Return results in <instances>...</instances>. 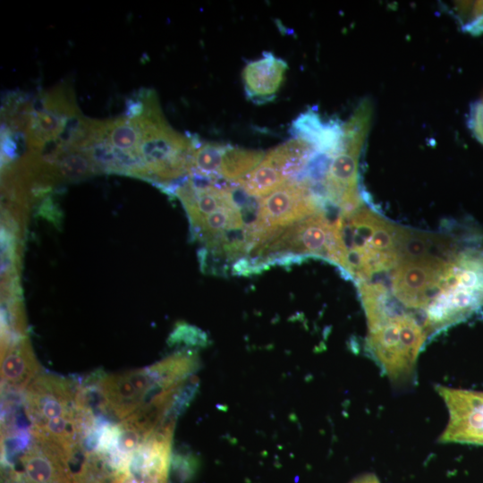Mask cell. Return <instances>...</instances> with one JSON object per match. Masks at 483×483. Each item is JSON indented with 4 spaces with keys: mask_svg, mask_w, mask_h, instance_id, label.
Masks as SVG:
<instances>
[{
    "mask_svg": "<svg viewBox=\"0 0 483 483\" xmlns=\"http://www.w3.org/2000/svg\"><path fill=\"white\" fill-rule=\"evenodd\" d=\"M25 407L35 440L70 462L89 415L80 392L64 378L38 375L26 388Z\"/></svg>",
    "mask_w": 483,
    "mask_h": 483,
    "instance_id": "1",
    "label": "cell"
},
{
    "mask_svg": "<svg viewBox=\"0 0 483 483\" xmlns=\"http://www.w3.org/2000/svg\"><path fill=\"white\" fill-rule=\"evenodd\" d=\"M336 265L357 283L395 267L402 227L367 207L341 213L334 221Z\"/></svg>",
    "mask_w": 483,
    "mask_h": 483,
    "instance_id": "2",
    "label": "cell"
},
{
    "mask_svg": "<svg viewBox=\"0 0 483 483\" xmlns=\"http://www.w3.org/2000/svg\"><path fill=\"white\" fill-rule=\"evenodd\" d=\"M483 306V246L456 250L448 259L424 315L431 336L470 317Z\"/></svg>",
    "mask_w": 483,
    "mask_h": 483,
    "instance_id": "3",
    "label": "cell"
},
{
    "mask_svg": "<svg viewBox=\"0 0 483 483\" xmlns=\"http://www.w3.org/2000/svg\"><path fill=\"white\" fill-rule=\"evenodd\" d=\"M142 114L135 117L141 129L138 152L148 181L165 187L190 174L197 137L174 131L163 116L156 92L141 89Z\"/></svg>",
    "mask_w": 483,
    "mask_h": 483,
    "instance_id": "4",
    "label": "cell"
},
{
    "mask_svg": "<svg viewBox=\"0 0 483 483\" xmlns=\"http://www.w3.org/2000/svg\"><path fill=\"white\" fill-rule=\"evenodd\" d=\"M373 114V104L364 98L349 120L343 123L342 146L329 163L326 175L320 182L321 193L341 209L350 213L363 204L359 190V160L367 140Z\"/></svg>",
    "mask_w": 483,
    "mask_h": 483,
    "instance_id": "5",
    "label": "cell"
},
{
    "mask_svg": "<svg viewBox=\"0 0 483 483\" xmlns=\"http://www.w3.org/2000/svg\"><path fill=\"white\" fill-rule=\"evenodd\" d=\"M250 255L257 270L269 263L297 261L298 256H316L335 264L337 248L334 222L329 221L322 209L280 230Z\"/></svg>",
    "mask_w": 483,
    "mask_h": 483,
    "instance_id": "6",
    "label": "cell"
},
{
    "mask_svg": "<svg viewBox=\"0 0 483 483\" xmlns=\"http://www.w3.org/2000/svg\"><path fill=\"white\" fill-rule=\"evenodd\" d=\"M428 338L415 318L397 315L369 329L366 348L390 380L406 383L414 378L416 361Z\"/></svg>",
    "mask_w": 483,
    "mask_h": 483,
    "instance_id": "7",
    "label": "cell"
},
{
    "mask_svg": "<svg viewBox=\"0 0 483 483\" xmlns=\"http://www.w3.org/2000/svg\"><path fill=\"white\" fill-rule=\"evenodd\" d=\"M80 114L72 88L67 82L42 93L32 101L25 129L29 151L42 153L60 139L69 122Z\"/></svg>",
    "mask_w": 483,
    "mask_h": 483,
    "instance_id": "8",
    "label": "cell"
},
{
    "mask_svg": "<svg viewBox=\"0 0 483 483\" xmlns=\"http://www.w3.org/2000/svg\"><path fill=\"white\" fill-rule=\"evenodd\" d=\"M456 250L448 254L402 258L392 272L391 288L394 297L403 308L422 310L423 328L426 309L448 259Z\"/></svg>",
    "mask_w": 483,
    "mask_h": 483,
    "instance_id": "9",
    "label": "cell"
},
{
    "mask_svg": "<svg viewBox=\"0 0 483 483\" xmlns=\"http://www.w3.org/2000/svg\"><path fill=\"white\" fill-rule=\"evenodd\" d=\"M325 200L308 180H292L258 199V218L275 235L280 230L324 209Z\"/></svg>",
    "mask_w": 483,
    "mask_h": 483,
    "instance_id": "10",
    "label": "cell"
},
{
    "mask_svg": "<svg viewBox=\"0 0 483 483\" xmlns=\"http://www.w3.org/2000/svg\"><path fill=\"white\" fill-rule=\"evenodd\" d=\"M288 68L286 62L271 52L247 63L242 73L247 97L256 104L273 100Z\"/></svg>",
    "mask_w": 483,
    "mask_h": 483,
    "instance_id": "11",
    "label": "cell"
},
{
    "mask_svg": "<svg viewBox=\"0 0 483 483\" xmlns=\"http://www.w3.org/2000/svg\"><path fill=\"white\" fill-rule=\"evenodd\" d=\"M291 132L293 137L310 142L319 154L331 158L342 146L343 123L336 119L324 120L314 109L301 113L292 122Z\"/></svg>",
    "mask_w": 483,
    "mask_h": 483,
    "instance_id": "12",
    "label": "cell"
},
{
    "mask_svg": "<svg viewBox=\"0 0 483 483\" xmlns=\"http://www.w3.org/2000/svg\"><path fill=\"white\" fill-rule=\"evenodd\" d=\"M1 349L2 381L6 386L26 389L40 369L29 339L25 336Z\"/></svg>",
    "mask_w": 483,
    "mask_h": 483,
    "instance_id": "13",
    "label": "cell"
},
{
    "mask_svg": "<svg viewBox=\"0 0 483 483\" xmlns=\"http://www.w3.org/2000/svg\"><path fill=\"white\" fill-rule=\"evenodd\" d=\"M45 157L53 164L61 182H77L99 174L88 154L80 149L54 145Z\"/></svg>",
    "mask_w": 483,
    "mask_h": 483,
    "instance_id": "14",
    "label": "cell"
},
{
    "mask_svg": "<svg viewBox=\"0 0 483 483\" xmlns=\"http://www.w3.org/2000/svg\"><path fill=\"white\" fill-rule=\"evenodd\" d=\"M97 133L109 145L123 151L138 152L141 141V129L138 120L124 115L98 120Z\"/></svg>",
    "mask_w": 483,
    "mask_h": 483,
    "instance_id": "15",
    "label": "cell"
},
{
    "mask_svg": "<svg viewBox=\"0 0 483 483\" xmlns=\"http://www.w3.org/2000/svg\"><path fill=\"white\" fill-rule=\"evenodd\" d=\"M286 176L265 156L256 166L234 185L251 197L262 198L285 183Z\"/></svg>",
    "mask_w": 483,
    "mask_h": 483,
    "instance_id": "16",
    "label": "cell"
},
{
    "mask_svg": "<svg viewBox=\"0 0 483 483\" xmlns=\"http://www.w3.org/2000/svg\"><path fill=\"white\" fill-rule=\"evenodd\" d=\"M264 156L260 150L227 145L222 157L220 178L234 184L258 166Z\"/></svg>",
    "mask_w": 483,
    "mask_h": 483,
    "instance_id": "17",
    "label": "cell"
},
{
    "mask_svg": "<svg viewBox=\"0 0 483 483\" xmlns=\"http://www.w3.org/2000/svg\"><path fill=\"white\" fill-rule=\"evenodd\" d=\"M227 144L217 142H197L191 157L190 174H197L208 178L219 180L223 154Z\"/></svg>",
    "mask_w": 483,
    "mask_h": 483,
    "instance_id": "18",
    "label": "cell"
},
{
    "mask_svg": "<svg viewBox=\"0 0 483 483\" xmlns=\"http://www.w3.org/2000/svg\"><path fill=\"white\" fill-rule=\"evenodd\" d=\"M442 6L456 20L463 32L472 36L483 34V1H453L443 3Z\"/></svg>",
    "mask_w": 483,
    "mask_h": 483,
    "instance_id": "19",
    "label": "cell"
},
{
    "mask_svg": "<svg viewBox=\"0 0 483 483\" xmlns=\"http://www.w3.org/2000/svg\"><path fill=\"white\" fill-rule=\"evenodd\" d=\"M462 421L467 443L483 445V391H470L463 407Z\"/></svg>",
    "mask_w": 483,
    "mask_h": 483,
    "instance_id": "20",
    "label": "cell"
},
{
    "mask_svg": "<svg viewBox=\"0 0 483 483\" xmlns=\"http://www.w3.org/2000/svg\"><path fill=\"white\" fill-rule=\"evenodd\" d=\"M170 343H183L188 345H205L207 342L206 335L199 328L179 323L169 337Z\"/></svg>",
    "mask_w": 483,
    "mask_h": 483,
    "instance_id": "21",
    "label": "cell"
},
{
    "mask_svg": "<svg viewBox=\"0 0 483 483\" xmlns=\"http://www.w3.org/2000/svg\"><path fill=\"white\" fill-rule=\"evenodd\" d=\"M468 127L473 137L483 145V99L477 100L470 105Z\"/></svg>",
    "mask_w": 483,
    "mask_h": 483,
    "instance_id": "22",
    "label": "cell"
},
{
    "mask_svg": "<svg viewBox=\"0 0 483 483\" xmlns=\"http://www.w3.org/2000/svg\"><path fill=\"white\" fill-rule=\"evenodd\" d=\"M39 215L51 220L54 223L60 220V211L54 205L52 199H50L49 197H46L45 199L42 201L39 208Z\"/></svg>",
    "mask_w": 483,
    "mask_h": 483,
    "instance_id": "23",
    "label": "cell"
},
{
    "mask_svg": "<svg viewBox=\"0 0 483 483\" xmlns=\"http://www.w3.org/2000/svg\"><path fill=\"white\" fill-rule=\"evenodd\" d=\"M352 483H380L376 476L372 474H368L362 476L361 478L354 480Z\"/></svg>",
    "mask_w": 483,
    "mask_h": 483,
    "instance_id": "24",
    "label": "cell"
}]
</instances>
